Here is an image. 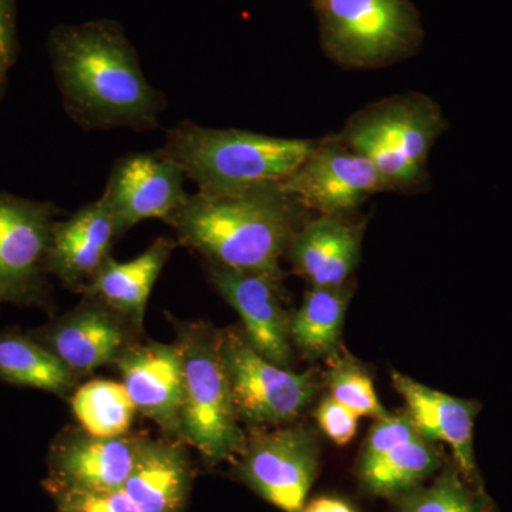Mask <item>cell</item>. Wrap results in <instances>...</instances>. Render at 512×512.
<instances>
[{
    "mask_svg": "<svg viewBox=\"0 0 512 512\" xmlns=\"http://www.w3.org/2000/svg\"><path fill=\"white\" fill-rule=\"evenodd\" d=\"M329 387L336 402L360 417H375L380 420L389 416L377 397L372 379L352 363H339L332 370Z\"/></svg>",
    "mask_w": 512,
    "mask_h": 512,
    "instance_id": "obj_26",
    "label": "cell"
},
{
    "mask_svg": "<svg viewBox=\"0 0 512 512\" xmlns=\"http://www.w3.org/2000/svg\"><path fill=\"white\" fill-rule=\"evenodd\" d=\"M301 207L342 217L377 192L387 191L379 171L338 137L316 141L301 167L279 183Z\"/></svg>",
    "mask_w": 512,
    "mask_h": 512,
    "instance_id": "obj_9",
    "label": "cell"
},
{
    "mask_svg": "<svg viewBox=\"0 0 512 512\" xmlns=\"http://www.w3.org/2000/svg\"><path fill=\"white\" fill-rule=\"evenodd\" d=\"M52 202L0 192V296L37 305L46 295L47 252L55 224Z\"/></svg>",
    "mask_w": 512,
    "mask_h": 512,
    "instance_id": "obj_8",
    "label": "cell"
},
{
    "mask_svg": "<svg viewBox=\"0 0 512 512\" xmlns=\"http://www.w3.org/2000/svg\"><path fill=\"white\" fill-rule=\"evenodd\" d=\"M362 237V224L322 215L299 227L286 254L313 286L339 288L359 262Z\"/></svg>",
    "mask_w": 512,
    "mask_h": 512,
    "instance_id": "obj_18",
    "label": "cell"
},
{
    "mask_svg": "<svg viewBox=\"0 0 512 512\" xmlns=\"http://www.w3.org/2000/svg\"><path fill=\"white\" fill-rule=\"evenodd\" d=\"M239 476L269 504L301 512L318 473L319 448L312 430L288 427L258 434L245 444Z\"/></svg>",
    "mask_w": 512,
    "mask_h": 512,
    "instance_id": "obj_10",
    "label": "cell"
},
{
    "mask_svg": "<svg viewBox=\"0 0 512 512\" xmlns=\"http://www.w3.org/2000/svg\"><path fill=\"white\" fill-rule=\"evenodd\" d=\"M59 512H143L126 491L53 490Z\"/></svg>",
    "mask_w": 512,
    "mask_h": 512,
    "instance_id": "obj_27",
    "label": "cell"
},
{
    "mask_svg": "<svg viewBox=\"0 0 512 512\" xmlns=\"http://www.w3.org/2000/svg\"><path fill=\"white\" fill-rule=\"evenodd\" d=\"M320 37L330 59L350 69L386 66L421 39L410 0H319Z\"/></svg>",
    "mask_w": 512,
    "mask_h": 512,
    "instance_id": "obj_6",
    "label": "cell"
},
{
    "mask_svg": "<svg viewBox=\"0 0 512 512\" xmlns=\"http://www.w3.org/2000/svg\"><path fill=\"white\" fill-rule=\"evenodd\" d=\"M77 376L32 335L9 330L0 333V380L67 396Z\"/></svg>",
    "mask_w": 512,
    "mask_h": 512,
    "instance_id": "obj_21",
    "label": "cell"
},
{
    "mask_svg": "<svg viewBox=\"0 0 512 512\" xmlns=\"http://www.w3.org/2000/svg\"><path fill=\"white\" fill-rule=\"evenodd\" d=\"M137 412L164 431L171 439L183 441V356L177 343L150 342L131 345L114 363Z\"/></svg>",
    "mask_w": 512,
    "mask_h": 512,
    "instance_id": "obj_13",
    "label": "cell"
},
{
    "mask_svg": "<svg viewBox=\"0 0 512 512\" xmlns=\"http://www.w3.org/2000/svg\"><path fill=\"white\" fill-rule=\"evenodd\" d=\"M191 481L190 458L181 441L144 439L123 490L143 512H181Z\"/></svg>",
    "mask_w": 512,
    "mask_h": 512,
    "instance_id": "obj_20",
    "label": "cell"
},
{
    "mask_svg": "<svg viewBox=\"0 0 512 512\" xmlns=\"http://www.w3.org/2000/svg\"><path fill=\"white\" fill-rule=\"evenodd\" d=\"M116 238L119 235L109 205L100 197L67 220L55 221L47 252V272L66 288L84 291L110 258Z\"/></svg>",
    "mask_w": 512,
    "mask_h": 512,
    "instance_id": "obj_16",
    "label": "cell"
},
{
    "mask_svg": "<svg viewBox=\"0 0 512 512\" xmlns=\"http://www.w3.org/2000/svg\"><path fill=\"white\" fill-rule=\"evenodd\" d=\"M144 437L67 434L50 453V490H123Z\"/></svg>",
    "mask_w": 512,
    "mask_h": 512,
    "instance_id": "obj_14",
    "label": "cell"
},
{
    "mask_svg": "<svg viewBox=\"0 0 512 512\" xmlns=\"http://www.w3.org/2000/svg\"><path fill=\"white\" fill-rule=\"evenodd\" d=\"M299 208L279 184L232 195L192 194L167 222L180 244L211 264L281 285L279 262L299 229Z\"/></svg>",
    "mask_w": 512,
    "mask_h": 512,
    "instance_id": "obj_2",
    "label": "cell"
},
{
    "mask_svg": "<svg viewBox=\"0 0 512 512\" xmlns=\"http://www.w3.org/2000/svg\"><path fill=\"white\" fill-rule=\"evenodd\" d=\"M318 2H319V0H315V3H318Z\"/></svg>",
    "mask_w": 512,
    "mask_h": 512,
    "instance_id": "obj_34",
    "label": "cell"
},
{
    "mask_svg": "<svg viewBox=\"0 0 512 512\" xmlns=\"http://www.w3.org/2000/svg\"><path fill=\"white\" fill-rule=\"evenodd\" d=\"M3 303V299H2V296H0V305H2Z\"/></svg>",
    "mask_w": 512,
    "mask_h": 512,
    "instance_id": "obj_33",
    "label": "cell"
},
{
    "mask_svg": "<svg viewBox=\"0 0 512 512\" xmlns=\"http://www.w3.org/2000/svg\"><path fill=\"white\" fill-rule=\"evenodd\" d=\"M419 436H421L419 430L416 429L407 414H400V416H390L389 414L384 419L377 420L373 429L370 430L360 461L373 460L396 444L416 439Z\"/></svg>",
    "mask_w": 512,
    "mask_h": 512,
    "instance_id": "obj_28",
    "label": "cell"
},
{
    "mask_svg": "<svg viewBox=\"0 0 512 512\" xmlns=\"http://www.w3.org/2000/svg\"><path fill=\"white\" fill-rule=\"evenodd\" d=\"M359 417L332 396L323 400L316 412L320 429L338 446H346L355 437Z\"/></svg>",
    "mask_w": 512,
    "mask_h": 512,
    "instance_id": "obj_29",
    "label": "cell"
},
{
    "mask_svg": "<svg viewBox=\"0 0 512 512\" xmlns=\"http://www.w3.org/2000/svg\"><path fill=\"white\" fill-rule=\"evenodd\" d=\"M301 512H355V510L339 498L320 497L308 505L305 504Z\"/></svg>",
    "mask_w": 512,
    "mask_h": 512,
    "instance_id": "obj_31",
    "label": "cell"
},
{
    "mask_svg": "<svg viewBox=\"0 0 512 512\" xmlns=\"http://www.w3.org/2000/svg\"><path fill=\"white\" fill-rule=\"evenodd\" d=\"M136 329L104 303L89 298L46 328L30 333L55 353L76 376L116 363L131 345Z\"/></svg>",
    "mask_w": 512,
    "mask_h": 512,
    "instance_id": "obj_12",
    "label": "cell"
},
{
    "mask_svg": "<svg viewBox=\"0 0 512 512\" xmlns=\"http://www.w3.org/2000/svg\"><path fill=\"white\" fill-rule=\"evenodd\" d=\"M315 144L181 121L168 131L160 150L180 165L200 194L232 195L262 184L282 183L301 167Z\"/></svg>",
    "mask_w": 512,
    "mask_h": 512,
    "instance_id": "obj_3",
    "label": "cell"
},
{
    "mask_svg": "<svg viewBox=\"0 0 512 512\" xmlns=\"http://www.w3.org/2000/svg\"><path fill=\"white\" fill-rule=\"evenodd\" d=\"M446 128L433 100L409 93L359 111L336 137L375 165L387 191H410L426 180L431 148Z\"/></svg>",
    "mask_w": 512,
    "mask_h": 512,
    "instance_id": "obj_4",
    "label": "cell"
},
{
    "mask_svg": "<svg viewBox=\"0 0 512 512\" xmlns=\"http://www.w3.org/2000/svg\"><path fill=\"white\" fill-rule=\"evenodd\" d=\"M53 76L70 119L84 130H154L167 100L151 86L119 23L59 25L47 37Z\"/></svg>",
    "mask_w": 512,
    "mask_h": 512,
    "instance_id": "obj_1",
    "label": "cell"
},
{
    "mask_svg": "<svg viewBox=\"0 0 512 512\" xmlns=\"http://www.w3.org/2000/svg\"><path fill=\"white\" fill-rule=\"evenodd\" d=\"M6 82H8V77L0 76V99H2L3 93H5Z\"/></svg>",
    "mask_w": 512,
    "mask_h": 512,
    "instance_id": "obj_32",
    "label": "cell"
},
{
    "mask_svg": "<svg viewBox=\"0 0 512 512\" xmlns=\"http://www.w3.org/2000/svg\"><path fill=\"white\" fill-rule=\"evenodd\" d=\"M221 353L239 420L256 426L288 423L315 394L309 373H295L259 355L245 336L221 333Z\"/></svg>",
    "mask_w": 512,
    "mask_h": 512,
    "instance_id": "obj_7",
    "label": "cell"
},
{
    "mask_svg": "<svg viewBox=\"0 0 512 512\" xmlns=\"http://www.w3.org/2000/svg\"><path fill=\"white\" fill-rule=\"evenodd\" d=\"M393 386L402 394L407 416L421 436L448 444L458 470L468 480L473 478L476 474L473 431L477 404L437 392L397 372L393 373Z\"/></svg>",
    "mask_w": 512,
    "mask_h": 512,
    "instance_id": "obj_17",
    "label": "cell"
},
{
    "mask_svg": "<svg viewBox=\"0 0 512 512\" xmlns=\"http://www.w3.org/2000/svg\"><path fill=\"white\" fill-rule=\"evenodd\" d=\"M439 466V450L433 441L419 436L396 444L373 460L360 461L359 476L372 494L403 497L420 487Z\"/></svg>",
    "mask_w": 512,
    "mask_h": 512,
    "instance_id": "obj_22",
    "label": "cell"
},
{
    "mask_svg": "<svg viewBox=\"0 0 512 512\" xmlns=\"http://www.w3.org/2000/svg\"><path fill=\"white\" fill-rule=\"evenodd\" d=\"M18 53L16 0H0V76L8 77Z\"/></svg>",
    "mask_w": 512,
    "mask_h": 512,
    "instance_id": "obj_30",
    "label": "cell"
},
{
    "mask_svg": "<svg viewBox=\"0 0 512 512\" xmlns=\"http://www.w3.org/2000/svg\"><path fill=\"white\" fill-rule=\"evenodd\" d=\"M70 404L83 431L96 437L126 436L137 413L126 386L111 380L83 384L70 397Z\"/></svg>",
    "mask_w": 512,
    "mask_h": 512,
    "instance_id": "obj_24",
    "label": "cell"
},
{
    "mask_svg": "<svg viewBox=\"0 0 512 512\" xmlns=\"http://www.w3.org/2000/svg\"><path fill=\"white\" fill-rule=\"evenodd\" d=\"M177 345L183 356L181 407L183 443L211 463L238 456L245 441L221 353V333L202 323L180 325Z\"/></svg>",
    "mask_w": 512,
    "mask_h": 512,
    "instance_id": "obj_5",
    "label": "cell"
},
{
    "mask_svg": "<svg viewBox=\"0 0 512 512\" xmlns=\"http://www.w3.org/2000/svg\"><path fill=\"white\" fill-rule=\"evenodd\" d=\"M212 284L241 316L245 338L262 357L289 369L291 333L289 320L279 303V286L265 276L237 271L227 266H208Z\"/></svg>",
    "mask_w": 512,
    "mask_h": 512,
    "instance_id": "obj_15",
    "label": "cell"
},
{
    "mask_svg": "<svg viewBox=\"0 0 512 512\" xmlns=\"http://www.w3.org/2000/svg\"><path fill=\"white\" fill-rule=\"evenodd\" d=\"M400 512H490L477 491L467 485L458 470L443 471L427 487H417L403 495Z\"/></svg>",
    "mask_w": 512,
    "mask_h": 512,
    "instance_id": "obj_25",
    "label": "cell"
},
{
    "mask_svg": "<svg viewBox=\"0 0 512 512\" xmlns=\"http://www.w3.org/2000/svg\"><path fill=\"white\" fill-rule=\"evenodd\" d=\"M174 248L173 239L161 237L131 261L119 262L110 256L83 292L141 332L151 291Z\"/></svg>",
    "mask_w": 512,
    "mask_h": 512,
    "instance_id": "obj_19",
    "label": "cell"
},
{
    "mask_svg": "<svg viewBox=\"0 0 512 512\" xmlns=\"http://www.w3.org/2000/svg\"><path fill=\"white\" fill-rule=\"evenodd\" d=\"M348 293L339 288L313 286L289 323L291 339L311 356H330L338 350Z\"/></svg>",
    "mask_w": 512,
    "mask_h": 512,
    "instance_id": "obj_23",
    "label": "cell"
},
{
    "mask_svg": "<svg viewBox=\"0 0 512 512\" xmlns=\"http://www.w3.org/2000/svg\"><path fill=\"white\" fill-rule=\"evenodd\" d=\"M180 165L163 151L121 157L101 197L106 200L117 235L146 220H167L190 195Z\"/></svg>",
    "mask_w": 512,
    "mask_h": 512,
    "instance_id": "obj_11",
    "label": "cell"
}]
</instances>
